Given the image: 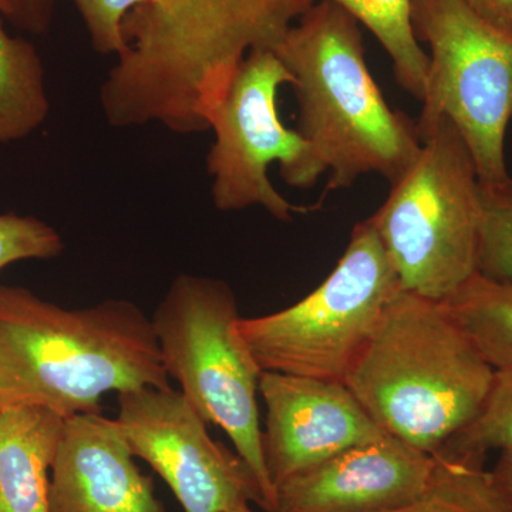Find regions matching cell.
I'll list each match as a JSON object with an SVG mask.
<instances>
[{
  "mask_svg": "<svg viewBox=\"0 0 512 512\" xmlns=\"http://www.w3.org/2000/svg\"><path fill=\"white\" fill-rule=\"evenodd\" d=\"M170 389L153 320L136 303L82 309L0 286V409L46 407L63 419L100 413L109 392Z\"/></svg>",
  "mask_w": 512,
  "mask_h": 512,
  "instance_id": "cell-1",
  "label": "cell"
},
{
  "mask_svg": "<svg viewBox=\"0 0 512 512\" xmlns=\"http://www.w3.org/2000/svg\"><path fill=\"white\" fill-rule=\"evenodd\" d=\"M315 0H180L153 36L131 43L101 84L107 110L128 126L208 130L245 57L274 50Z\"/></svg>",
  "mask_w": 512,
  "mask_h": 512,
  "instance_id": "cell-2",
  "label": "cell"
},
{
  "mask_svg": "<svg viewBox=\"0 0 512 512\" xmlns=\"http://www.w3.org/2000/svg\"><path fill=\"white\" fill-rule=\"evenodd\" d=\"M274 53L292 74L298 131L329 174L325 192L346 190L367 174L392 185L406 173L421 150L416 121L384 100L348 10L335 0L313 3Z\"/></svg>",
  "mask_w": 512,
  "mask_h": 512,
  "instance_id": "cell-3",
  "label": "cell"
},
{
  "mask_svg": "<svg viewBox=\"0 0 512 512\" xmlns=\"http://www.w3.org/2000/svg\"><path fill=\"white\" fill-rule=\"evenodd\" d=\"M494 380L443 302L402 291L345 384L380 429L437 456L480 414Z\"/></svg>",
  "mask_w": 512,
  "mask_h": 512,
  "instance_id": "cell-4",
  "label": "cell"
},
{
  "mask_svg": "<svg viewBox=\"0 0 512 512\" xmlns=\"http://www.w3.org/2000/svg\"><path fill=\"white\" fill-rule=\"evenodd\" d=\"M237 298L220 279L181 274L154 312L165 372L205 423L229 437L261 494L276 510V488L266 468L259 419L262 370L238 332Z\"/></svg>",
  "mask_w": 512,
  "mask_h": 512,
  "instance_id": "cell-5",
  "label": "cell"
},
{
  "mask_svg": "<svg viewBox=\"0 0 512 512\" xmlns=\"http://www.w3.org/2000/svg\"><path fill=\"white\" fill-rule=\"evenodd\" d=\"M403 291L444 302L478 274L481 181L457 128L441 119L369 218Z\"/></svg>",
  "mask_w": 512,
  "mask_h": 512,
  "instance_id": "cell-6",
  "label": "cell"
},
{
  "mask_svg": "<svg viewBox=\"0 0 512 512\" xmlns=\"http://www.w3.org/2000/svg\"><path fill=\"white\" fill-rule=\"evenodd\" d=\"M402 291L366 220L355 225L335 269L315 291L282 311L239 318L238 332L262 372L345 383Z\"/></svg>",
  "mask_w": 512,
  "mask_h": 512,
  "instance_id": "cell-7",
  "label": "cell"
},
{
  "mask_svg": "<svg viewBox=\"0 0 512 512\" xmlns=\"http://www.w3.org/2000/svg\"><path fill=\"white\" fill-rule=\"evenodd\" d=\"M412 26L430 49L420 140L451 121L483 184L510 177L505 140L512 121V32L477 15L464 0H412Z\"/></svg>",
  "mask_w": 512,
  "mask_h": 512,
  "instance_id": "cell-8",
  "label": "cell"
},
{
  "mask_svg": "<svg viewBox=\"0 0 512 512\" xmlns=\"http://www.w3.org/2000/svg\"><path fill=\"white\" fill-rule=\"evenodd\" d=\"M292 83V74L274 50H255L239 66L210 119L214 143L207 171L217 210L261 207L282 222L308 212L286 200L268 175L271 164L278 163L286 184L306 190L325 174L311 144L279 117V89Z\"/></svg>",
  "mask_w": 512,
  "mask_h": 512,
  "instance_id": "cell-9",
  "label": "cell"
},
{
  "mask_svg": "<svg viewBox=\"0 0 512 512\" xmlns=\"http://www.w3.org/2000/svg\"><path fill=\"white\" fill-rule=\"evenodd\" d=\"M120 424L134 457L150 464L185 512L261 507V494L238 454L211 439L207 423L174 389L119 393Z\"/></svg>",
  "mask_w": 512,
  "mask_h": 512,
  "instance_id": "cell-10",
  "label": "cell"
},
{
  "mask_svg": "<svg viewBox=\"0 0 512 512\" xmlns=\"http://www.w3.org/2000/svg\"><path fill=\"white\" fill-rule=\"evenodd\" d=\"M259 394L266 407L262 450L275 488L342 451L390 436L345 383L262 372Z\"/></svg>",
  "mask_w": 512,
  "mask_h": 512,
  "instance_id": "cell-11",
  "label": "cell"
},
{
  "mask_svg": "<svg viewBox=\"0 0 512 512\" xmlns=\"http://www.w3.org/2000/svg\"><path fill=\"white\" fill-rule=\"evenodd\" d=\"M444 460L396 437L342 451L276 485L275 512H386L419 503Z\"/></svg>",
  "mask_w": 512,
  "mask_h": 512,
  "instance_id": "cell-12",
  "label": "cell"
},
{
  "mask_svg": "<svg viewBox=\"0 0 512 512\" xmlns=\"http://www.w3.org/2000/svg\"><path fill=\"white\" fill-rule=\"evenodd\" d=\"M117 420L64 419L50 480V512H165Z\"/></svg>",
  "mask_w": 512,
  "mask_h": 512,
  "instance_id": "cell-13",
  "label": "cell"
},
{
  "mask_svg": "<svg viewBox=\"0 0 512 512\" xmlns=\"http://www.w3.org/2000/svg\"><path fill=\"white\" fill-rule=\"evenodd\" d=\"M64 419L36 404L0 409V512H50V478Z\"/></svg>",
  "mask_w": 512,
  "mask_h": 512,
  "instance_id": "cell-14",
  "label": "cell"
},
{
  "mask_svg": "<svg viewBox=\"0 0 512 512\" xmlns=\"http://www.w3.org/2000/svg\"><path fill=\"white\" fill-rule=\"evenodd\" d=\"M45 69L35 46L0 22V143L22 140L49 116Z\"/></svg>",
  "mask_w": 512,
  "mask_h": 512,
  "instance_id": "cell-15",
  "label": "cell"
},
{
  "mask_svg": "<svg viewBox=\"0 0 512 512\" xmlns=\"http://www.w3.org/2000/svg\"><path fill=\"white\" fill-rule=\"evenodd\" d=\"M443 303L497 372L512 370V282L476 274Z\"/></svg>",
  "mask_w": 512,
  "mask_h": 512,
  "instance_id": "cell-16",
  "label": "cell"
},
{
  "mask_svg": "<svg viewBox=\"0 0 512 512\" xmlns=\"http://www.w3.org/2000/svg\"><path fill=\"white\" fill-rule=\"evenodd\" d=\"M379 40L393 63L397 84L417 100L426 92L429 55L414 35L412 0H335Z\"/></svg>",
  "mask_w": 512,
  "mask_h": 512,
  "instance_id": "cell-17",
  "label": "cell"
},
{
  "mask_svg": "<svg viewBox=\"0 0 512 512\" xmlns=\"http://www.w3.org/2000/svg\"><path fill=\"white\" fill-rule=\"evenodd\" d=\"M101 55L120 56L130 43L141 42L163 29L180 0H73Z\"/></svg>",
  "mask_w": 512,
  "mask_h": 512,
  "instance_id": "cell-18",
  "label": "cell"
},
{
  "mask_svg": "<svg viewBox=\"0 0 512 512\" xmlns=\"http://www.w3.org/2000/svg\"><path fill=\"white\" fill-rule=\"evenodd\" d=\"M441 457V456H440ZM444 460L439 483L419 503L386 512H505L483 461ZM231 512H255L251 507Z\"/></svg>",
  "mask_w": 512,
  "mask_h": 512,
  "instance_id": "cell-19",
  "label": "cell"
},
{
  "mask_svg": "<svg viewBox=\"0 0 512 512\" xmlns=\"http://www.w3.org/2000/svg\"><path fill=\"white\" fill-rule=\"evenodd\" d=\"M494 450L512 451V370H495L493 390L483 410L437 456L485 463Z\"/></svg>",
  "mask_w": 512,
  "mask_h": 512,
  "instance_id": "cell-20",
  "label": "cell"
},
{
  "mask_svg": "<svg viewBox=\"0 0 512 512\" xmlns=\"http://www.w3.org/2000/svg\"><path fill=\"white\" fill-rule=\"evenodd\" d=\"M478 274L512 282V177L481 183Z\"/></svg>",
  "mask_w": 512,
  "mask_h": 512,
  "instance_id": "cell-21",
  "label": "cell"
},
{
  "mask_svg": "<svg viewBox=\"0 0 512 512\" xmlns=\"http://www.w3.org/2000/svg\"><path fill=\"white\" fill-rule=\"evenodd\" d=\"M63 241L52 225L35 217L0 214V271L28 259H52L63 252Z\"/></svg>",
  "mask_w": 512,
  "mask_h": 512,
  "instance_id": "cell-22",
  "label": "cell"
},
{
  "mask_svg": "<svg viewBox=\"0 0 512 512\" xmlns=\"http://www.w3.org/2000/svg\"><path fill=\"white\" fill-rule=\"evenodd\" d=\"M5 15L16 28L43 35L52 25L56 0H3Z\"/></svg>",
  "mask_w": 512,
  "mask_h": 512,
  "instance_id": "cell-23",
  "label": "cell"
},
{
  "mask_svg": "<svg viewBox=\"0 0 512 512\" xmlns=\"http://www.w3.org/2000/svg\"><path fill=\"white\" fill-rule=\"evenodd\" d=\"M477 15L512 32V0H464Z\"/></svg>",
  "mask_w": 512,
  "mask_h": 512,
  "instance_id": "cell-24",
  "label": "cell"
},
{
  "mask_svg": "<svg viewBox=\"0 0 512 512\" xmlns=\"http://www.w3.org/2000/svg\"><path fill=\"white\" fill-rule=\"evenodd\" d=\"M490 474L505 512H512V451H500Z\"/></svg>",
  "mask_w": 512,
  "mask_h": 512,
  "instance_id": "cell-25",
  "label": "cell"
},
{
  "mask_svg": "<svg viewBox=\"0 0 512 512\" xmlns=\"http://www.w3.org/2000/svg\"><path fill=\"white\" fill-rule=\"evenodd\" d=\"M5 15V3H3V0H0V16Z\"/></svg>",
  "mask_w": 512,
  "mask_h": 512,
  "instance_id": "cell-26",
  "label": "cell"
}]
</instances>
